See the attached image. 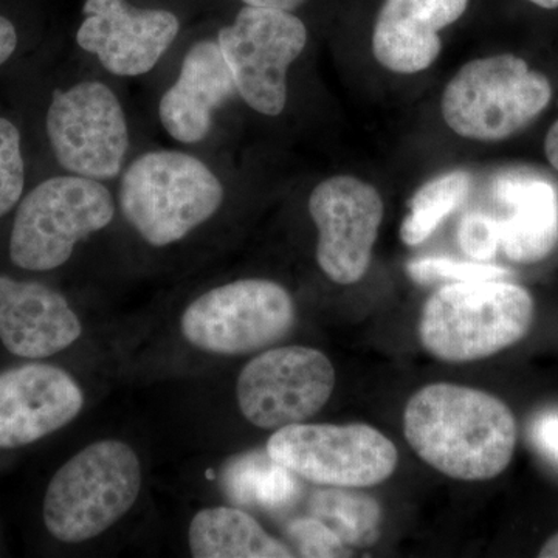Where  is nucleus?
I'll return each mask as SVG.
<instances>
[{
    "label": "nucleus",
    "instance_id": "nucleus-1",
    "mask_svg": "<svg viewBox=\"0 0 558 558\" xmlns=\"http://www.w3.org/2000/svg\"><path fill=\"white\" fill-rule=\"evenodd\" d=\"M403 433L422 461L459 481L497 478L517 447L512 410L486 391L453 384L418 389L407 403Z\"/></svg>",
    "mask_w": 558,
    "mask_h": 558
},
{
    "label": "nucleus",
    "instance_id": "nucleus-2",
    "mask_svg": "<svg viewBox=\"0 0 558 558\" xmlns=\"http://www.w3.org/2000/svg\"><path fill=\"white\" fill-rule=\"evenodd\" d=\"M119 179L117 207L135 233L157 248L185 240L226 201L219 175L186 150H145Z\"/></svg>",
    "mask_w": 558,
    "mask_h": 558
},
{
    "label": "nucleus",
    "instance_id": "nucleus-3",
    "mask_svg": "<svg viewBox=\"0 0 558 558\" xmlns=\"http://www.w3.org/2000/svg\"><path fill=\"white\" fill-rule=\"evenodd\" d=\"M534 315L531 293L512 282H451L424 304L418 340L425 351L442 362H475L523 340Z\"/></svg>",
    "mask_w": 558,
    "mask_h": 558
},
{
    "label": "nucleus",
    "instance_id": "nucleus-4",
    "mask_svg": "<svg viewBox=\"0 0 558 558\" xmlns=\"http://www.w3.org/2000/svg\"><path fill=\"white\" fill-rule=\"evenodd\" d=\"M142 481V464L126 442L90 444L50 480L44 495V524L58 542H89L134 508Z\"/></svg>",
    "mask_w": 558,
    "mask_h": 558
},
{
    "label": "nucleus",
    "instance_id": "nucleus-5",
    "mask_svg": "<svg viewBox=\"0 0 558 558\" xmlns=\"http://www.w3.org/2000/svg\"><path fill=\"white\" fill-rule=\"evenodd\" d=\"M116 213V197L100 180L68 172L43 180L14 209L11 263L36 274L60 269L80 242L112 223Z\"/></svg>",
    "mask_w": 558,
    "mask_h": 558
},
{
    "label": "nucleus",
    "instance_id": "nucleus-6",
    "mask_svg": "<svg viewBox=\"0 0 558 558\" xmlns=\"http://www.w3.org/2000/svg\"><path fill=\"white\" fill-rule=\"evenodd\" d=\"M550 100L549 80L506 53L468 62L447 84L440 109L454 134L499 142L538 119Z\"/></svg>",
    "mask_w": 558,
    "mask_h": 558
},
{
    "label": "nucleus",
    "instance_id": "nucleus-7",
    "mask_svg": "<svg viewBox=\"0 0 558 558\" xmlns=\"http://www.w3.org/2000/svg\"><path fill=\"white\" fill-rule=\"evenodd\" d=\"M51 154L68 174L110 182L119 179L131 150L126 110L100 80H81L51 95L46 112Z\"/></svg>",
    "mask_w": 558,
    "mask_h": 558
},
{
    "label": "nucleus",
    "instance_id": "nucleus-8",
    "mask_svg": "<svg viewBox=\"0 0 558 558\" xmlns=\"http://www.w3.org/2000/svg\"><path fill=\"white\" fill-rule=\"evenodd\" d=\"M295 319L288 289L270 279L248 278L202 293L183 312L180 329L201 351L242 355L284 339Z\"/></svg>",
    "mask_w": 558,
    "mask_h": 558
},
{
    "label": "nucleus",
    "instance_id": "nucleus-9",
    "mask_svg": "<svg viewBox=\"0 0 558 558\" xmlns=\"http://www.w3.org/2000/svg\"><path fill=\"white\" fill-rule=\"evenodd\" d=\"M266 450L299 478L328 487L377 486L399 462L392 440L366 424L288 425L271 435Z\"/></svg>",
    "mask_w": 558,
    "mask_h": 558
},
{
    "label": "nucleus",
    "instance_id": "nucleus-10",
    "mask_svg": "<svg viewBox=\"0 0 558 558\" xmlns=\"http://www.w3.org/2000/svg\"><path fill=\"white\" fill-rule=\"evenodd\" d=\"M307 38L306 25L292 11L250 5L216 36L236 94L266 117L284 112L288 73L306 49Z\"/></svg>",
    "mask_w": 558,
    "mask_h": 558
},
{
    "label": "nucleus",
    "instance_id": "nucleus-11",
    "mask_svg": "<svg viewBox=\"0 0 558 558\" xmlns=\"http://www.w3.org/2000/svg\"><path fill=\"white\" fill-rule=\"evenodd\" d=\"M336 388L332 363L314 348L282 347L250 360L236 384L238 405L255 427L301 424L329 402Z\"/></svg>",
    "mask_w": 558,
    "mask_h": 558
},
{
    "label": "nucleus",
    "instance_id": "nucleus-12",
    "mask_svg": "<svg viewBox=\"0 0 558 558\" xmlns=\"http://www.w3.org/2000/svg\"><path fill=\"white\" fill-rule=\"evenodd\" d=\"M310 213L318 230L319 269L337 284L359 282L384 220L379 191L352 175H333L312 191Z\"/></svg>",
    "mask_w": 558,
    "mask_h": 558
},
{
    "label": "nucleus",
    "instance_id": "nucleus-13",
    "mask_svg": "<svg viewBox=\"0 0 558 558\" xmlns=\"http://www.w3.org/2000/svg\"><path fill=\"white\" fill-rule=\"evenodd\" d=\"M170 10L140 9L128 0H86L76 44L119 78L148 75L179 38Z\"/></svg>",
    "mask_w": 558,
    "mask_h": 558
},
{
    "label": "nucleus",
    "instance_id": "nucleus-14",
    "mask_svg": "<svg viewBox=\"0 0 558 558\" xmlns=\"http://www.w3.org/2000/svg\"><path fill=\"white\" fill-rule=\"evenodd\" d=\"M83 389L68 371L27 363L0 373V450H17L75 421Z\"/></svg>",
    "mask_w": 558,
    "mask_h": 558
},
{
    "label": "nucleus",
    "instance_id": "nucleus-15",
    "mask_svg": "<svg viewBox=\"0 0 558 558\" xmlns=\"http://www.w3.org/2000/svg\"><path fill=\"white\" fill-rule=\"evenodd\" d=\"M234 95L236 86L218 39L196 40L183 57L174 83L160 97L161 128L180 145L205 142L216 112Z\"/></svg>",
    "mask_w": 558,
    "mask_h": 558
},
{
    "label": "nucleus",
    "instance_id": "nucleus-16",
    "mask_svg": "<svg viewBox=\"0 0 558 558\" xmlns=\"http://www.w3.org/2000/svg\"><path fill=\"white\" fill-rule=\"evenodd\" d=\"M81 336L83 325L62 293L0 275V341L7 351L22 359L51 357Z\"/></svg>",
    "mask_w": 558,
    "mask_h": 558
},
{
    "label": "nucleus",
    "instance_id": "nucleus-17",
    "mask_svg": "<svg viewBox=\"0 0 558 558\" xmlns=\"http://www.w3.org/2000/svg\"><path fill=\"white\" fill-rule=\"evenodd\" d=\"M469 0H384L373 32L374 58L391 72L418 73L440 54L439 32L461 20Z\"/></svg>",
    "mask_w": 558,
    "mask_h": 558
},
{
    "label": "nucleus",
    "instance_id": "nucleus-18",
    "mask_svg": "<svg viewBox=\"0 0 558 558\" xmlns=\"http://www.w3.org/2000/svg\"><path fill=\"white\" fill-rule=\"evenodd\" d=\"M495 197L510 208L499 219L501 248L513 263L535 264L550 255L558 241V194L548 180L502 175Z\"/></svg>",
    "mask_w": 558,
    "mask_h": 558
},
{
    "label": "nucleus",
    "instance_id": "nucleus-19",
    "mask_svg": "<svg viewBox=\"0 0 558 558\" xmlns=\"http://www.w3.org/2000/svg\"><path fill=\"white\" fill-rule=\"evenodd\" d=\"M191 554L197 558H290L293 550L271 537L248 513L233 508L202 509L189 529Z\"/></svg>",
    "mask_w": 558,
    "mask_h": 558
},
{
    "label": "nucleus",
    "instance_id": "nucleus-20",
    "mask_svg": "<svg viewBox=\"0 0 558 558\" xmlns=\"http://www.w3.org/2000/svg\"><path fill=\"white\" fill-rule=\"evenodd\" d=\"M311 509L315 519L328 524L351 548H369L380 537V505L362 492L348 487L315 492Z\"/></svg>",
    "mask_w": 558,
    "mask_h": 558
},
{
    "label": "nucleus",
    "instance_id": "nucleus-21",
    "mask_svg": "<svg viewBox=\"0 0 558 558\" xmlns=\"http://www.w3.org/2000/svg\"><path fill=\"white\" fill-rule=\"evenodd\" d=\"M299 476L282 468L266 451H253L238 459L227 472L230 497L241 505L267 509L286 508L299 497Z\"/></svg>",
    "mask_w": 558,
    "mask_h": 558
},
{
    "label": "nucleus",
    "instance_id": "nucleus-22",
    "mask_svg": "<svg viewBox=\"0 0 558 558\" xmlns=\"http://www.w3.org/2000/svg\"><path fill=\"white\" fill-rule=\"evenodd\" d=\"M472 178L465 171H451L429 180L410 202V213L400 226V240L410 247L432 236L447 216L468 197Z\"/></svg>",
    "mask_w": 558,
    "mask_h": 558
},
{
    "label": "nucleus",
    "instance_id": "nucleus-23",
    "mask_svg": "<svg viewBox=\"0 0 558 558\" xmlns=\"http://www.w3.org/2000/svg\"><path fill=\"white\" fill-rule=\"evenodd\" d=\"M27 168L17 124L0 116V219L16 209L25 194Z\"/></svg>",
    "mask_w": 558,
    "mask_h": 558
},
{
    "label": "nucleus",
    "instance_id": "nucleus-24",
    "mask_svg": "<svg viewBox=\"0 0 558 558\" xmlns=\"http://www.w3.org/2000/svg\"><path fill=\"white\" fill-rule=\"evenodd\" d=\"M410 278L418 284L449 281H483V279H505L510 275L502 267L484 263H464L450 258L414 259L407 266Z\"/></svg>",
    "mask_w": 558,
    "mask_h": 558
},
{
    "label": "nucleus",
    "instance_id": "nucleus-25",
    "mask_svg": "<svg viewBox=\"0 0 558 558\" xmlns=\"http://www.w3.org/2000/svg\"><path fill=\"white\" fill-rule=\"evenodd\" d=\"M459 247L476 263L495 258L501 248L499 219L486 213H468L458 227Z\"/></svg>",
    "mask_w": 558,
    "mask_h": 558
},
{
    "label": "nucleus",
    "instance_id": "nucleus-26",
    "mask_svg": "<svg viewBox=\"0 0 558 558\" xmlns=\"http://www.w3.org/2000/svg\"><path fill=\"white\" fill-rule=\"evenodd\" d=\"M288 534L295 543L301 557H349L348 546L337 537L328 524L315 517L292 521Z\"/></svg>",
    "mask_w": 558,
    "mask_h": 558
},
{
    "label": "nucleus",
    "instance_id": "nucleus-27",
    "mask_svg": "<svg viewBox=\"0 0 558 558\" xmlns=\"http://www.w3.org/2000/svg\"><path fill=\"white\" fill-rule=\"evenodd\" d=\"M534 439L538 449L558 464V413L542 414L535 421Z\"/></svg>",
    "mask_w": 558,
    "mask_h": 558
},
{
    "label": "nucleus",
    "instance_id": "nucleus-28",
    "mask_svg": "<svg viewBox=\"0 0 558 558\" xmlns=\"http://www.w3.org/2000/svg\"><path fill=\"white\" fill-rule=\"evenodd\" d=\"M20 47V33L9 17L0 14V68L16 54Z\"/></svg>",
    "mask_w": 558,
    "mask_h": 558
},
{
    "label": "nucleus",
    "instance_id": "nucleus-29",
    "mask_svg": "<svg viewBox=\"0 0 558 558\" xmlns=\"http://www.w3.org/2000/svg\"><path fill=\"white\" fill-rule=\"evenodd\" d=\"M241 2L250 7H260V9L295 11L300 9L306 0H241Z\"/></svg>",
    "mask_w": 558,
    "mask_h": 558
},
{
    "label": "nucleus",
    "instance_id": "nucleus-30",
    "mask_svg": "<svg viewBox=\"0 0 558 558\" xmlns=\"http://www.w3.org/2000/svg\"><path fill=\"white\" fill-rule=\"evenodd\" d=\"M545 153L554 170L558 171V120L550 126L545 138Z\"/></svg>",
    "mask_w": 558,
    "mask_h": 558
},
{
    "label": "nucleus",
    "instance_id": "nucleus-31",
    "mask_svg": "<svg viewBox=\"0 0 558 558\" xmlns=\"http://www.w3.org/2000/svg\"><path fill=\"white\" fill-rule=\"evenodd\" d=\"M539 558H558V532L542 546L538 553Z\"/></svg>",
    "mask_w": 558,
    "mask_h": 558
},
{
    "label": "nucleus",
    "instance_id": "nucleus-32",
    "mask_svg": "<svg viewBox=\"0 0 558 558\" xmlns=\"http://www.w3.org/2000/svg\"><path fill=\"white\" fill-rule=\"evenodd\" d=\"M529 2L534 3V5L539 7V9H545V10L558 9V0H529Z\"/></svg>",
    "mask_w": 558,
    "mask_h": 558
}]
</instances>
